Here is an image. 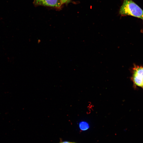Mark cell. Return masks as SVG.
Listing matches in <instances>:
<instances>
[{
    "label": "cell",
    "instance_id": "cell-7",
    "mask_svg": "<svg viewBox=\"0 0 143 143\" xmlns=\"http://www.w3.org/2000/svg\"><path fill=\"white\" fill-rule=\"evenodd\" d=\"M141 87L143 89V81H142V86H141Z\"/></svg>",
    "mask_w": 143,
    "mask_h": 143
},
{
    "label": "cell",
    "instance_id": "cell-5",
    "mask_svg": "<svg viewBox=\"0 0 143 143\" xmlns=\"http://www.w3.org/2000/svg\"><path fill=\"white\" fill-rule=\"evenodd\" d=\"M63 4L64 3H67L69 2L70 1L69 0H60Z\"/></svg>",
    "mask_w": 143,
    "mask_h": 143
},
{
    "label": "cell",
    "instance_id": "cell-1",
    "mask_svg": "<svg viewBox=\"0 0 143 143\" xmlns=\"http://www.w3.org/2000/svg\"><path fill=\"white\" fill-rule=\"evenodd\" d=\"M119 13L122 15L131 16L143 19V10L132 0H123Z\"/></svg>",
    "mask_w": 143,
    "mask_h": 143
},
{
    "label": "cell",
    "instance_id": "cell-8",
    "mask_svg": "<svg viewBox=\"0 0 143 143\" xmlns=\"http://www.w3.org/2000/svg\"><path fill=\"white\" fill-rule=\"evenodd\" d=\"M70 143H76L74 142H70Z\"/></svg>",
    "mask_w": 143,
    "mask_h": 143
},
{
    "label": "cell",
    "instance_id": "cell-2",
    "mask_svg": "<svg viewBox=\"0 0 143 143\" xmlns=\"http://www.w3.org/2000/svg\"><path fill=\"white\" fill-rule=\"evenodd\" d=\"M131 79L136 86L141 87L143 79V67L137 66L133 70Z\"/></svg>",
    "mask_w": 143,
    "mask_h": 143
},
{
    "label": "cell",
    "instance_id": "cell-3",
    "mask_svg": "<svg viewBox=\"0 0 143 143\" xmlns=\"http://www.w3.org/2000/svg\"><path fill=\"white\" fill-rule=\"evenodd\" d=\"M35 6H42L59 8L63 4L60 0H34Z\"/></svg>",
    "mask_w": 143,
    "mask_h": 143
},
{
    "label": "cell",
    "instance_id": "cell-6",
    "mask_svg": "<svg viewBox=\"0 0 143 143\" xmlns=\"http://www.w3.org/2000/svg\"><path fill=\"white\" fill-rule=\"evenodd\" d=\"M59 143H70V142L67 141H64L60 142Z\"/></svg>",
    "mask_w": 143,
    "mask_h": 143
},
{
    "label": "cell",
    "instance_id": "cell-4",
    "mask_svg": "<svg viewBox=\"0 0 143 143\" xmlns=\"http://www.w3.org/2000/svg\"><path fill=\"white\" fill-rule=\"evenodd\" d=\"M79 127L80 129L82 131H85L89 128L88 124L85 122H82L79 124Z\"/></svg>",
    "mask_w": 143,
    "mask_h": 143
},
{
    "label": "cell",
    "instance_id": "cell-10",
    "mask_svg": "<svg viewBox=\"0 0 143 143\" xmlns=\"http://www.w3.org/2000/svg\"></svg>",
    "mask_w": 143,
    "mask_h": 143
},
{
    "label": "cell",
    "instance_id": "cell-9",
    "mask_svg": "<svg viewBox=\"0 0 143 143\" xmlns=\"http://www.w3.org/2000/svg\"><path fill=\"white\" fill-rule=\"evenodd\" d=\"M71 0H69L70 1Z\"/></svg>",
    "mask_w": 143,
    "mask_h": 143
}]
</instances>
